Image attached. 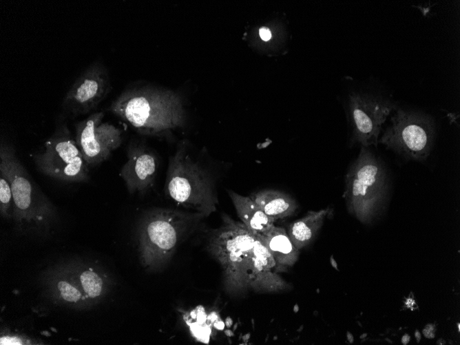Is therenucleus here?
Returning <instances> with one entry per match:
<instances>
[{"label": "nucleus", "instance_id": "f257e3e1", "mask_svg": "<svg viewBox=\"0 0 460 345\" xmlns=\"http://www.w3.org/2000/svg\"><path fill=\"white\" fill-rule=\"evenodd\" d=\"M207 248L222 269L224 291L242 297L249 291L275 293L291 289L268 249L258 236L226 213L208 234Z\"/></svg>", "mask_w": 460, "mask_h": 345}, {"label": "nucleus", "instance_id": "f03ea898", "mask_svg": "<svg viewBox=\"0 0 460 345\" xmlns=\"http://www.w3.org/2000/svg\"><path fill=\"white\" fill-rule=\"evenodd\" d=\"M109 110L138 133L149 136H169L183 127L187 121L182 96L171 90L152 85L124 90Z\"/></svg>", "mask_w": 460, "mask_h": 345}, {"label": "nucleus", "instance_id": "7ed1b4c3", "mask_svg": "<svg viewBox=\"0 0 460 345\" xmlns=\"http://www.w3.org/2000/svg\"><path fill=\"white\" fill-rule=\"evenodd\" d=\"M0 174L11 186L17 231L30 237L49 236L58 222L57 209L20 161L14 147L3 140L0 143Z\"/></svg>", "mask_w": 460, "mask_h": 345}, {"label": "nucleus", "instance_id": "20e7f679", "mask_svg": "<svg viewBox=\"0 0 460 345\" xmlns=\"http://www.w3.org/2000/svg\"><path fill=\"white\" fill-rule=\"evenodd\" d=\"M205 218L198 212L155 208L140 218L137 228L139 260L148 272L160 271L186 236Z\"/></svg>", "mask_w": 460, "mask_h": 345}, {"label": "nucleus", "instance_id": "39448f33", "mask_svg": "<svg viewBox=\"0 0 460 345\" xmlns=\"http://www.w3.org/2000/svg\"><path fill=\"white\" fill-rule=\"evenodd\" d=\"M165 193L178 205L208 217L218 203L213 178L180 144L169 160Z\"/></svg>", "mask_w": 460, "mask_h": 345}, {"label": "nucleus", "instance_id": "423d86ee", "mask_svg": "<svg viewBox=\"0 0 460 345\" xmlns=\"http://www.w3.org/2000/svg\"><path fill=\"white\" fill-rule=\"evenodd\" d=\"M389 178L381 159L369 147L362 146L346 175L344 196L349 211L363 222L370 220L386 196Z\"/></svg>", "mask_w": 460, "mask_h": 345}, {"label": "nucleus", "instance_id": "0eeeda50", "mask_svg": "<svg viewBox=\"0 0 460 345\" xmlns=\"http://www.w3.org/2000/svg\"><path fill=\"white\" fill-rule=\"evenodd\" d=\"M436 135L435 119L422 111L397 107L379 143L408 160L424 161Z\"/></svg>", "mask_w": 460, "mask_h": 345}, {"label": "nucleus", "instance_id": "6e6552de", "mask_svg": "<svg viewBox=\"0 0 460 345\" xmlns=\"http://www.w3.org/2000/svg\"><path fill=\"white\" fill-rule=\"evenodd\" d=\"M32 158L36 169L52 178L67 182H87L90 178V167L65 123L57 125L43 149Z\"/></svg>", "mask_w": 460, "mask_h": 345}, {"label": "nucleus", "instance_id": "1a4fd4ad", "mask_svg": "<svg viewBox=\"0 0 460 345\" xmlns=\"http://www.w3.org/2000/svg\"><path fill=\"white\" fill-rule=\"evenodd\" d=\"M397 107L391 98L372 90L351 95L349 114L355 140L363 147H377L382 125Z\"/></svg>", "mask_w": 460, "mask_h": 345}, {"label": "nucleus", "instance_id": "9d476101", "mask_svg": "<svg viewBox=\"0 0 460 345\" xmlns=\"http://www.w3.org/2000/svg\"><path fill=\"white\" fill-rule=\"evenodd\" d=\"M105 114L98 112L75 125V141L88 167L106 160L123 142V133L114 125L103 122Z\"/></svg>", "mask_w": 460, "mask_h": 345}, {"label": "nucleus", "instance_id": "9b49d317", "mask_svg": "<svg viewBox=\"0 0 460 345\" xmlns=\"http://www.w3.org/2000/svg\"><path fill=\"white\" fill-rule=\"evenodd\" d=\"M111 90L107 67L96 61L76 79L62 101L66 114L74 117L94 110Z\"/></svg>", "mask_w": 460, "mask_h": 345}, {"label": "nucleus", "instance_id": "f8f14e48", "mask_svg": "<svg viewBox=\"0 0 460 345\" xmlns=\"http://www.w3.org/2000/svg\"><path fill=\"white\" fill-rule=\"evenodd\" d=\"M40 283L43 294L56 305L77 311L94 306L82 289L72 259L58 262L44 271Z\"/></svg>", "mask_w": 460, "mask_h": 345}, {"label": "nucleus", "instance_id": "ddd939ff", "mask_svg": "<svg viewBox=\"0 0 460 345\" xmlns=\"http://www.w3.org/2000/svg\"><path fill=\"white\" fill-rule=\"evenodd\" d=\"M127 158L120 175L129 194H143L154 185L158 167V158L149 147L138 140L129 143Z\"/></svg>", "mask_w": 460, "mask_h": 345}, {"label": "nucleus", "instance_id": "4468645a", "mask_svg": "<svg viewBox=\"0 0 460 345\" xmlns=\"http://www.w3.org/2000/svg\"><path fill=\"white\" fill-rule=\"evenodd\" d=\"M72 262L85 295L94 305L98 304L109 291V275L101 266L92 261L74 258Z\"/></svg>", "mask_w": 460, "mask_h": 345}, {"label": "nucleus", "instance_id": "2eb2a0df", "mask_svg": "<svg viewBox=\"0 0 460 345\" xmlns=\"http://www.w3.org/2000/svg\"><path fill=\"white\" fill-rule=\"evenodd\" d=\"M258 238L274 258L279 273L293 266L299 257V251L293 244L286 230L275 224Z\"/></svg>", "mask_w": 460, "mask_h": 345}, {"label": "nucleus", "instance_id": "dca6fc26", "mask_svg": "<svg viewBox=\"0 0 460 345\" xmlns=\"http://www.w3.org/2000/svg\"><path fill=\"white\" fill-rule=\"evenodd\" d=\"M227 194L241 222L253 233L262 235L274 225L276 220L268 216L250 196L230 189L227 190Z\"/></svg>", "mask_w": 460, "mask_h": 345}, {"label": "nucleus", "instance_id": "f3484780", "mask_svg": "<svg viewBox=\"0 0 460 345\" xmlns=\"http://www.w3.org/2000/svg\"><path fill=\"white\" fill-rule=\"evenodd\" d=\"M269 217L277 220L293 216L297 207L289 194L275 189H263L249 196Z\"/></svg>", "mask_w": 460, "mask_h": 345}, {"label": "nucleus", "instance_id": "a211bd4d", "mask_svg": "<svg viewBox=\"0 0 460 345\" xmlns=\"http://www.w3.org/2000/svg\"><path fill=\"white\" fill-rule=\"evenodd\" d=\"M330 212L329 208L310 211L305 216L289 225L286 231L298 251L313 241Z\"/></svg>", "mask_w": 460, "mask_h": 345}, {"label": "nucleus", "instance_id": "6ab92c4d", "mask_svg": "<svg viewBox=\"0 0 460 345\" xmlns=\"http://www.w3.org/2000/svg\"><path fill=\"white\" fill-rule=\"evenodd\" d=\"M14 199L11 186L5 176L0 174V215L7 220H12Z\"/></svg>", "mask_w": 460, "mask_h": 345}, {"label": "nucleus", "instance_id": "aec40b11", "mask_svg": "<svg viewBox=\"0 0 460 345\" xmlns=\"http://www.w3.org/2000/svg\"><path fill=\"white\" fill-rule=\"evenodd\" d=\"M0 343L1 344H34L29 337L14 333L1 335Z\"/></svg>", "mask_w": 460, "mask_h": 345}, {"label": "nucleus", "instance_id": "412c9836", "mask_svg": "<svg viewBox=\"0 0 460 345\" xmlns=\"http://www.w3.org/2000/svg\"><path fill=\"white\" fill-rule=\"evenodd\" d=\"M259 35L264 41L270 40L272 36L271 30L266 27H262L260 28Z\"/></svg>", "mask_w": 460, "mask_h": 345}, {"label": "nucleus", "instance_id": "4be33fe9", "mask_svg": "<svg viewBox=\"0 0 460 345\" xmlns=\"http://www.w3.org/2000/svg\"><path fill=\"white\" fill-rule=\"evenodd\" d=\"M435 326L433 324H428L423 330V334L427 338L431 339L435 337Z\"/></svg>", "mask_w": 460, "mask_h": 345}, {"label": "nucleus", "instance_id": "5701e85b", "mask_svg": "<svg viewBox=\"0 0 460 345\" xmlns=\"http://www.w3.org/2000/svg\"><path fill=\"white\" fill-rule=\"evenodd\" d=\"M410 339V337L408 334H405L402 337H401V343L404 345L407 344Z\"/></svg>", "mask_w": 460, "mask_h": 345}, {"label": "nucleus", "instance_id": "b1692460", "mask_svg": "<svg viewBox=\"0 0 460 345\" xmlns=\"http://www.w3.org/2000/svg\"><path fill=\"white\" fill-rule=\"evenodd\" d=\"M415 336L417 342H419L421 339V333L419 331L416 330L415 333Z\"/></svg>", "mask_w": 460, "mask_h": 345}, {"label": "nucleus", "instance_id": "393cba45", "mask_svg": "<svg viewBox=\"0 0 460 345\" xmlns=\"http://www.w3.org/2000/svg\"><path fill=\"white\" fill-rule=\"evenodd\" d=\"M331 263H332L333 266L334 268H335L336 269H337V264L335 260L333 259V257L331 258Z\"/></svg>", "mask_w": 460, "mask_h": 345}, {"label": "nucleus", "instance_id": "a878e982", "mask_svg": "<svg viewBox=\"0 0 460 345\" xmlns=\"http://www.w3.org/2000/svg\"><path fill=\"white\" fill-rule=\"evenodd\" d=\"M347 337H348V339L349 342L352 343L353 342V337L351 334L349 333V332H348V333H347Z\"/></svg>", "mask_w": 460, "mask_h": 345}, {"label": "nucleus", "instance_id": "bb28decb", "mask_svg": "<svg viewBox=\"0 0 460 345\" xmlns=\"http://www.w3.org/2000/svg\"><path fill=\"white\" fill-rule=\"evenodd\" d=\"M457 327H458V330L459 331H460V324L459 323L457 324Z\"/></svg>", "mask_w": 460, "mask_h": 345}]
</instances>
